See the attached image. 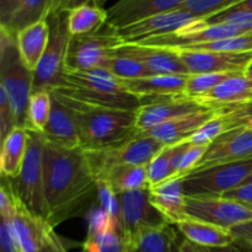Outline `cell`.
Masks as SVG:
<instances>
[{
  "mask_svg": "<svg viewBox=\"0 0 252 252\" xmlns=\"http://www.w3.org/2000/svg\"><path fill=\"white\" fill-rule=\"evenodd\" d=\"M150 189V201L161 213L166 223L177 225L189 218L186 213V196L181 177H172Z\"/></svg>",
  "mask_w": 252,
  "mask_h": 252,
  "instance_id": "21",
  "label": "cell"
},
{
  "mask_svg": "<svg viewBox=\"0 0 252 252\" xmlns=\"http://www.w3.org/2000/svg\"><path fill=\"white\" fill-rule=\"evenodd\" d=\"M12 226L22 252H66L54 226L47 219L30 212L17 199Z\"/></svg>",
  "mask_w": 252,
  "mask_h": 252,
  "instance_id": "10",
  "label": "cell"
},
{
  "mask_svg": "<svg viewBox=\"0 0 252 252\" xmlns=\"http://www.w3.org/2000/svg\"><path fill=\"white\" fill-rule=\"evenodd\" d=\"M230 233L235 239V244L252 252V219L231 228Z\"/></svg>",
  "mask_w": 252,
  "mask_h": 252,
  "instance_id": "44",
  "label": "cell"
},
{
  "mask_svg": "<svg viewBox=\"0 0 252 252\" xmlns=\"http://www.w3.org/2000/svg\"><path fill=\"white\" fill-rule=\"evenodd\" d=\"M52 93V111L48 125L42 135L46 140L66 148V149H78L80 148L78 129L70 108L53 93Z\"/></svg>",
  "mask_w": 252,
  "mask_h": 252,
  "instance_id": "22",
  "label": "cell"
},
{
  "mask_svg": "<svg viewBox=\"0 0 252 252\" xmlns=\"http://www.w3.org/2000/svg\"><path fill=\"white\" fill-rule=\"evenodd\" d=\"M21 0H0V26H5L14 15Z\"/></svg>",
  "mask_w": 252,
  "mask_h": 252,
  "instance_id": "47",
  "label": "cell"
},
{
  "mask_svg": "<svg viewBox=\"0 0 252 252\" xmlns=\"http://www.w3.org/2000/svg\"><path fill=\"white\" fill-rule=\"evenodd\" d=\"M133 248L130 241L116 221L103 228L88 231L81 252H128Z\"/></svg>",
  "mask_w": 252,
  "mask_h": 252,
  "instance_id": "27",
  "label": "cell"
},
{
  "mask_svg": "<svg viewBox=\"0 0 252 252\" xmlns=\"http://www.w3.org/2000/svg\"><path fill=\"white\" fill-rule=\"evenodd\" d=\"M29 144V135L24 128H15L2 140L0 154V172L2 179H15L24 165Z\"/></svg>",
  "mask_w": 252,
  "mask_h": 252,
  "instance_id": "26",
  "label": "cell"
},
{
  "mask_svg": "<svg viewBox=\"0 0 252 252\" xmlns=\"http://www.w3.org/2000/svg\"><path fill=\"white\" fill-rule=\"evenodd\" d=\"M43 172L48 221L54 228L83 214L96 196V180L81 148L66 149L44 139Z\"/></svg>",
  "mask_w": 252,
  "mask_h": 252,
  "instance_id": "1",
  "label": "cell"
},
{
  "mask_svg": "<svg viewBox=\"0 0 252 252\" xmlns=\"http://www.w3.org/2000/svg\"><path fill=\"white\" fill-rule=\"evenodd\" d=\"M243 73H206V74H191L187 76L186 86H185V97L196 100L204 94L213 90L216 86L223 83L226 79Z\"/></svg>",
  "mask_w": 252,
  "mask_h": 252,
  "instance_id": "35",
  "label": "cell"
},
{
  "mask_svg": "<svg viewBox=\"0 0 252 252\" xmlns=\"http://www.w3.org/2000/svg\"><path fill=\"white\" fill-rule=\"evenodd\" d=\"M223 197L234 199V201H238L240 203L246 204V206L252 207V177L246 182H244L241 186L236 187V189H231L228 193L223 194Z\"/></svg>",
  "mask_w": 252,
  "mask_h": 252,
  "instance_id": "46",
  "label": "cell"
},
{
  "mask_svg": "<svg viewBox=\"0 0 252 252\" xmlns=\"http://www.w3.org/2000/svg\"><path fill=\"white\" fill-rule=\"evenodd\" d=\"M113 51L137 59L153 75H191L179 54L172 49L123 43Z\"/></svg>",
  "mask_w": 252,
  "mask_h": 252,
  "instance_id": "17",
  "label": "cell"
},
{
  "mask_svg": "<svg viewBox=\"0 0 252 252\" xmlns=\"http://www.w3.org/2000/svg\"><path fill=\"white\" fill-rule=\"evenodd\" d=\"M221 133H224V127L221 125L220 120L216 115L203 127L199 128L189 140L192 144L196 145H209Z\"/></svg>",
  "mask_w": 252,
  "mask_h": 252,
  "instance_id": "41",
  "label": "cell"
},
{
  "mask_svg": "<svg viewBox=\"0 0 252 252\" xmlns=\"http://www.w3.org/2000/svg\"><path fill=\"white\" fill-rule=\"evenodd\" d=\"M117 194L148 187L147 166H121L112 170L103 179Z\"/></svg>",
  "mask_w": 252,
  "mask_h": 252,
  "instance_id": "31",
  "label": "cell"
},
{
  "mask_svg": "<svg viewBox=\"0 0 252 252\" xmlns=\"http://www.w3.org/2000/svg\"><path fill=\"white\" fill-rule=\"evenodd\" d=\"M73 113L83 150H98L120 144L137 132L135 111L86 105L53 91Z\"/></svg>",
  "mask_w": 252,
  "mask_h": 252,
  "instance_id": "2",
  "label": "cell"
},
{
  "mask_svg": "<svg viewBox=\"0 0 252 252\" xmlns=\"http://www.w3.org/2000/svg\"><path fill=\"white\" fill-rule=\"evenodd\" d=\"M165 145L150 137L134 134L129 139L98 150H84L95 180H103L121 166H147Z\"/></svg>",
  "mask_w": 252,
  "mask_h": 252,
  "instance_id": "6",
  "label": "cell"
},
{
  "mask_svg": "<svg viewBox=\"0 0 252 252\" xmlns=\"http://www.w3.org/2000/svg\"><path fill=\"white\" fill-rule=\"evenodd\" d=\"M176 226L186 240L202 248H221L235 244V239L229 229L206 221L187 218Z\"/></svg>",
  "mask_w": 252,
  "mask_h": 252,
  "instance_id": "25",
  "label": "cell"
},
{
  "mask_svg": "<svg viewBox=\"0 0 252 252\" xmlns=\"http://www.w3.org/2000/svg\"><path fill=\"white\" fill-rule=\"evenodd\" d=\"M252 100V83L245 74H236L204 94L194 101L216 110L223 106L246 102Z\"/></svg>",
  "mask_w": 252,
  "mask_h": 252,
  "instance_id": "23",
  "label": "cell"
},
{
  "mask_svg": "<svg viewBox=\"0 0 252 252\" xmlns=\"http://www.w3.org/2000/svg\"><path fill=\"white\" fill-rule=\"evenodd\" d=\"M236 6H239L240 9L246 10V11H250L252 12V0H244L243 2L238 4Z\"/></svg>",
  "mask_w": 252,
  "mask_h": 252,
  "instance_id": "50",
  "label": "cell"
},
{
  "mask_svg": "<svg viewBox=\"0 0 252 252\" xmlns=\"http://www.w3.org/2000/svg\"><path fill=\"white\" fill-rule=\"evenodd\" d=\"M128 252H135V250H134V246H133V248H130V249H129V251H128Z\"/></svg>",
  "mask_w": 252,
  "mask_h": 252,
  "instance_id": "53",
  "label": "cell"
},
{
  "mask_svg": "<svg viewBox=\"0 0 252 252\" xmlns=\"http://www.w3.org/2000/svg\"><path fill=\"white\" fill-rule=\"evenodd\" d=\"M243 1L244 0H187L180 9L191 12L197 19H204Z\"/></svg>",
  "mask_w": 252,
  "mask_h": 252,
  "instance_id": "39",
  "label": "cell"
},
{
  "mask_svg": "<svg viewBox=\"0 0 252 252\" xmlns=\"http://www.w3.org/2000/svg\"><path fill=\"white\" fill-rule=\"evenodd\" d=\"M96 198L98 201V207H101L106 213L110 214L113 220L117 223V225L123 230L122 211H121L118 194L103 180H97L96 181ZM123 233H125V230H123Z\"/></svg>",
  "mask_w": 252,
  "mask_h": 252,
  "instance_id": "38",
  "label": "cell"
},
{
  "mask_svg": "<svg viewBox=\"0 0 252 252\" xmlns=\"http://www.w3.org/2000/svg\"><path fill=\"white\" fill-rule=\"evenodd\" d=\"M245 75L248 76V79H249V80H250L251 83H252V65L250 66V68L248 69V71H246V73H245Z\"/></svg>",
  "mask_w": 252,
  "mask_h": 252,
  "instance_id": "51",
  "label": "cell"
},
{
  "mask_svg": "<svg viewBox=\"0 0 252 252\" xmlns=\"http://www.w3.org/2000/svg\"><path fill=\"white\" fill-rule=\"evenodd\" d=\"M189 74L243 73L252 65V52L175 51Z\"/></svg>",
  "mask_w": 252,
  "mask_h": 252,
  "instance_id": "15",
  "label": "cell"
},
{
  "mask_svg": "<svg viewBox=\"0 0 252 252\" xmlns=\"http://www.w3.org/2000/svg\"><path fill=\"white\" fill-rule=\"evenodd\" d=\"M189 218L214 224L230 230L252 219V208L223 196L186 197Z\"/></svg>",
  "mask_w": 252,
  "mask_h": 252,
  "instance_id": "11",
  "label": "cell"
},
{
  "mask_svg": "<svg viewBox=\"0 0 252 252\" xmlns=\"http://www.w3.org/2000/svg\"><path fill=\"white\" fill-rule=\"evenodd\" d=\"M107 0H52L49 12L52 11H69L76 6H80L84 4H93L97 6L103 7ZM48 12V14H49Z\"/></svg>",
  "mask_w": 252,
  "mask_h": 252,
  "instance_id": "45",
  "label": "cell"
},
{
  "mask_svg": "<svg viewBox=\"0 0 252 252\" xmlns=\"http://www.w3.org/2000/svg\"><path fill=\"white\" fill-rule=\"evenodd\" d=\"M187 0H118L107 9V24L115 30L154 15L180 9Z\"/></svg>",
  "mask_w": 252,
  "mask_h": 252,
  "instance_id": "18",
  "label": "cell"
},
{
  "mask_svg": "<svg viewBox=\"0 0 252 252\" xmlns=\"http://www.w3.org/2000/svg\"><path fill=\"white\" fill-rule=\"evenodd\" d=\"M117 31L106 24L94 33L71 36L65 56V70L89 71L102 66L111 52L122 46Z\"/></svg>",
  "mask_w": 252,
  "mask_h": 252,
  "instance_id": "9",
  "label": "cell"
},
{
  "mask_svg": "<svg viewBox=\"0 0 252 252\" xmlns=\"http://www.w3.org/2000/svg\"><path fill=\"white\" fill-rule=\"evenodd\" d=\"M0 88L4 89L16 116L17 126L26 129L30 98L33 89V71L22 62L16 34L0 26Z\"/></svg>",
  "mask_w": 252,
  "mask_h": 252,
  "instance_id": "4",
  "label": "cell"
},
{
  "mask_svg": "<svg viewBox=\"0 0 252 252\" xmlns=\"http://www.w3.org/2000/svg\"><path fill=\"white\" fill-rule=\"evenodd\" d=\"M189 76V75H187ZM186 75H150L120 80L127 93L140 101V106L158 101L185 97Z\"/></svg>",
  "mask_w": 252,
  "mask_h": 252,
  "instance_id": "16",
  "label": "cell"
},
{
  "mask_svg": "<svg viewBox=\"0 0 252 252\" xmlns=\"http://www.w3.org/2000/svg\"><path fill=\"white\" fill-rule=\"evenodd\" d=\"M214 116H216V111L212 108H203V110L174 118L169 122L162 123V125L150 128L148 130L135 132V134L153 138L164 144L165 147L175 145L177 143L189 139L199 128L203 127Z\"/></svg>",
  "mask_w": 252,
  "mask_h": 252,
  "instance_id": "19",
  "label": "cell"
},
{
  "mask_svg": "<svg viewBox=\"0 0 252 252\" xmlns=\"http://www.w3.org/2000/svg\"><path fill=\"white\" fill-rule=\"evenodd\" d=\"M208 108L191 98H171L142 105L137 111V132L148 130L174 118Z\"/></svg>",
  "mask_w": 252,
  "mask_h": 252,
  "instance_id": "20",
  "label": "cell"
},
{
  "mask_svg": "<svg viewBox=\"0 0 252 252\" xmlns=\"http://www.w3.org/2000/svg\"><path fill=\"white\" fill-rule=\"evenodd\" d=\"M179 243L172 224L165 223L157 228L143 229L133 241L135 252H171Z\"/></svg>",
  "mask_w": 252,
  "mask_h": 252,
  "instance_id": "29",
  "label": "cell"
},
{
  "mask_svg": "<svg viewBox=\"0 0 252 252\" xmlns=\"http://www.w3.org/2000/svg\"><path fill=\"white\" fill-rule=\"evenodd\" d=\"M252 158V130L230 129L221 133L207 147L192 172Z\"/></svg>",
  "mask_w": 252,
  "mask_h": 252,
  "instance_id": "13",
  "label": "cell"
},
{
  "mask_svg": "<svg viewBox=\"0 0 252 252\" xmlns=\"http://www.w3.org/2000/svg\"><path fill=\"white\" fill-rule=\"evenodd\" d=\"M196 20L198 19L191 12L177 9L140 20L116 31L123 43H140L154 37L174 33Z\"/></svg>",
  "mask_w": 252,
  "mask_h": 252,
  "instance_id": "14",
  "label": "cell"
},
{
  "mask_svg": "<svg viewBox=\"0 0 252 252\" xmlns=\"http://www.w3.org/2000/svg\"><path fill=\"white\" fill-rule=\"evenodd\" d=\"M122 211L123 230L132 243L135 236L147 228H157L166 223L164 217L150 201L149 186L118 194Z\"/></svg>",
  "mask_w": 252,
  "mask_h": 252,
  "instance_id": "12",
  "label": "cell"
},
{
  "mask_svg": "<svg viewBox=\"0 0 252 252\" xmlns=\"http://www.w3.org/2000/svg\"><path fill=\"white\" fill-rule=\"evenodd\" d=\"M51 1L52 0H21L10 21L4 27L14 34H17L30 25L46 20Z\"/></svg>",
  "mask_w": 252,
  "mask_h": 252,
  "instance_id": "30",
  "label": "cell"
},
{
  "mask_svg": "<svg viewBox=\"0 0 252 252\" xmlns=\"http://www.w3.org/2000/svg\"><path fill=\"white\" fill-rule=\"evenodd\" d=\"M214 111L223 125L224 132L230 129L252 130V100L223 106Z\"/></svg>",
  "mask_w": 252,
  "mask_h": 252,
  "instance_id": "34",
  "label": "cell"
},
{
  "mask_svg": "<svg viewBox=\"0 0 252 252\" xmlns=\"http://www.w3.org/2000/svg\"><path fill=\"white\" fill-rule=\"evenodd\" d=\"M199 22L203 25H228L238 27L246 33H252V12L240 9L236 5L212 16L199 19Z\"/></svg>",
  "mask_w": 252,
  "mask_h": 252,
  "instance_id": "37",
  "label": "cell"
},
{
  "mask_svg": "<svg viewBox=\"0 0 252 252\" xmlns=\"http://www.w3.org/2000/svg\"><path fill=\"white\" fill-rule=\"evenodd\" d=\"M101 68L107 70L110 74H112L118 80L138 79L153 75L137 59L125 56V54H120L115 51L111 52L110 57L106 59Z\"/></svg>",
  "mask_w": 252,
  "mask_h": 252,
  "instance_id": "32",
  "label": "cell"
},
{
  "mask_svg": "<svg viewBox=\"0 0 252 252\" xmlns=\"http://www.w3.org/2000/svg\"><path fill=\"white\" fill-rule=\"evenodd\" d=\"M172 150H174L172 145H166L147 165L149 187H155L175 177L174 167H172Z\"/></svg>",
  "mask_w": 252,
  "mask_h": 252,
  "instance_id": "36",
  "label": "cell"
},
{
  "mask_svg": "<svg viewBox=\"0 0 252 252\" xmlns=\"http://www.w3.org/2000/svg\"><path fill=\"white\" fill-rule=\"evenodd\" d=\"M171 252H181V250H180V241L174 246V249H172Z\"/></svg>",
  "mask_w": 252,
  "mask_h": 252,
  "instance_id": "52",
  "label": "cell"
},
{
  "mask_svg": "<svg viewBox=\"0 0 252 252\" xmlns=\"http://www.w3.org/2000/svg\"><path fill=\"white\" fill-rule=\"evenodd\" d=\"M52 91L86 105L126 111H137L140 107V101L102 68L89 71L64 70L61 84Z\"/></svg>",
  "mask_w": 252,
  "mask_h": 252,
  "instance_id": "3",
  "label": "cell"
},
{
  "mask_svg": "<svg viewBox=\"0 0 252 252\" xmlns=\"http://www.w3.org/2000/svg\"><path fill=\"white\" fill-rule=\"evenodd\" d=\"M49 39L46 52L33 71V89L37 91H52L61 84L65 70V56L71 34L68 30V11H52L47 15Z\"/></svg>",
  "mask_w": 252,
  "mask_h": 252,
  "instance_id": "7",
  "label": "cell"
},
{
  "mask_svg": "<svg viewBox=\"0 0 252 252\" xmlns=\"http://www.w3.org/2000/svg\"><path fill=\"white\" fill-rule=\"evenodd\" d=\"M29 135L26 157L24 165L15 179H2L11 189L15 198L30 212L48 220L46 193H44L43 147L42 133L26 130Z\"/></svg>",
  "mask_w": 252,
  "mask_h": 252,
  "instance_id": "5",
  "label": "cell"
},
{
  "mask_svg": "<svg viewBox=\"0 0 252 252\" xmlns=\"http://www.w3.org/2000/svg\"><path fill=\"white\" fill-rule=\"evenodd\" d=\"M0 252H22L12 226V217H1Z\"/></svg>",
  "mask_w": 252,
  "mask_h": 252,
  "instance_id": "42",
  "label": "cell"
},
{
  "mask_svg": "<svg viewBox=\"0 0 252 252\" xmlns=\"http://www.w3.org/2000/svg\"><path fill=\"white\" fill-rule=\"evenodd\" d=\"M52 111L51 91H37L32 93L27 112L26 130L43 133L48 125Z\"/></svg>",
  "mask_w": 252,
  "mask_h": 252,
  "instance_id": "33",
  "label": "cell"
},
{
  "mask_svg": "<svg viewBox=\"0 0 252 252\" xmlns=\"http://www.w3.org/2000/svg\"><path fill=\"white\" fill-rule=\"evenodd\" d=\"M49 39V26L47 20L30 25L16 34L17 48L25 65L34 71L46 52Z\"/></svg>",
  "mask_w": 252,
  "mask_h": 252,
  "instance_id": "24",
  "label": "cell"
},
{
  "mask_svg": "<svg viewBox=\"0 0 252 252\" xmlns=\"http://www.w3.org/2000/svg\"><path fill=\"white\" fill-rule=\"evenodd\" d=\"M207 147L208 145H196L191 143L189 149L182 155L181 161H180L179 165V171H177V177H181L182 179V177H185L186 175L191 174L193 171L196 165L198 164L201 158L203 157Z\"/></svg>",
  "mask_w": 252,
  "mask_h": 252,
  "instance_id": "43",
  "label": "cell"
},
{
  "mask_svg": "<svg viewBox=\"0 0 252 252\" xmlns=\"http://www.w3.org/2000/svg\"><path fill=\"white\" fill-rule=\"evenodd\" d=\"M207 252H241L236 244H231L228 246H221V248H204Z\"/></svg>",
  "mask_w": 252,
  "mask_h": 252,
  "instance_id": "49",
  "label": "cell"
},
{
  "mask_svg": "<svg viewBox=\"0 0 252 252\" xmlns=\"http://www.w3.org/2000/svg\"><path fill=\"white\" fill-rule=\"evenodd\" d=\"M107 24V10L84 4L68 11V30L71 36L94 33Z\"/></svg>",
  "mask_w": 252,
  "mask_h": 252,
  "instance_id": "28",
  "label": "cell"
},
{
  "mask_svg": "<svg viewBox=\"0 0 252 252\" xmlns=\"http://www.w3.org/2000/svg\"><path fill=\"white\" fill-rule=\"evenodd\" d=\"M252 177V158L218 165L182 177L186 197L223 196Z\"/></svg>",
  "mask_w": 252,
  "mask_h": 252,
  "instance_id": "8",
  "label": "cell"
},
{
  "mask_svg": "<svg viewBox=\"0 0 252 252\" xmlns=\"http://www.w3.org/2000/svg\"><path fill=\"white\" fill-rule=\"evenodd\" d=\"M16 116L11 107L4 89L0 88V137L4 140L15 128H17Z\"/></svg>",
  "mask_w": 252,
  "mask_h": 252,
  "instance_id": "40",
  "label": "cell"
},
{
  "mask_svg": "<svg viewBox=\"0 0 252 252\" xmlns=\"http://www.w3.org/2000/svg\"><path fill=\"white\" fill-rule=\"evenodd\" d=\"M251 208H252V207H251Z\"/></svg>",
  "mask_w": 252,
  "mask_h": 252,
  "instance_id": "54",
  "label": "cell"
},
{
  "mask_svg": "<svg viewBox=\"0 0 252 252\" xmlns=\"http://www.w3.org/2000/svg\"><path fill=\"white\" fill-rule=\"evenodd\" d=\"M180 250H181V252H207L204 248L196 245V244L191 243V241L186 240V239L180 241Z\"/></svg>",
  "mask_w": 252,
  "mask_h": 252,
  "instance_id": "48",
  "label": "cell"
}]
</instances>
